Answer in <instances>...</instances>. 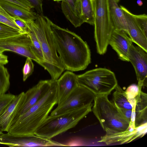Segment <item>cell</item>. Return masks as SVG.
I'll use <instances>...</instances> for the list:
<instances>
[{
  "instance_id": "cell-1",
  "label": "cell",
  "mask_w": 147,
  "mask_h": 147,
  "mask_svg": "<svg viewBox=\"0 0 147 147\" xmlns=\"http://www.w3.org/2000/svg\"><path fill=\"white\" fill-rule=\"evenodd\" d=\"M51 30L57 52L65 70H84L91 63V53L86 42L74 32L52 21Z\"/></svg>"
},
{
  "instance_id": "cell-2",
  "label": "cell",
  "mask_w": 147,
  "mask_h": 147,
  "mask_svg": "<svg viewBox=\"0 0 147 147\" xmlns=\"http://www.w3.org/2000/svg\"><path fill=\"white\" fill-rule=\"evenodd\" d=\"M56 80L53 81L46 94L38 102L20 116L10 126L7 132L15 135L34 134L37 128L49 116L57 104Z\"/></svg>"
},
{
  "instance_id": "cell-3",
  "label": "cell",
  "mask_w": 147,
  "mask_h": 147,
  "mask_svg": "<svg viewBox=\"0 0 147 147\" xmlns=\"http://www.w3.org/2000/svg\"><path fill=\"white\" fill-rule=\"evenodd\" d=\"M108 94L95 96L92 111L106 133H113L126 131L130 122L122 113Z\"/></svg>"
},
{
  "instance_id": "cell-4",
  "label": "cell",
  "mask_w": 147,
  "mask_h": 147,
  "mask_svg": "<svg viewBox=\"0 0 147 147\" xmlns=\"http://www.w3.org/2000/svg\"><path fill=\"white\" fill-rule=\"evenodd\" d=\"M92 103L55 116H48L37 128L34 134L51 139L75 127L92 111Z\"/></svg>"
},
{
  "instance_id": "cell-5",
  "label": "cell",
  "mask_w": 147,
  "mask_h": 147,
  "mask_svg": "<svg viewBox=\"0 0 147 147\" xmlns=\"http://www.w3.org/2000/svg\"><path fill=\"white\" fill-rule=\"evenodd\" d=\"M51 22L47 16L37 13L35 20L26 22L39 42L45 61L64 70V67L57 54L51 28Z\"/></svg>"
},
{
  "instance_id": "cell-6",
  "label": "cell",
  "mask_w": 147,
  "mask_h": 147,
  "mask_svg": "<svg viewBox=\"0 0 147 147\" xmlns=\"http://www.w3.org/2000/svg\"><path fill=\"white\" fill-rule=\"evenodd\" d=\"M94 36L97 53L102 55L107 51L114 28L109 0H95Z\"/></svg>"
},
{
  "instance_id": "cell-7",
  "label": "cell",
  "mask_w": 147,
  "mask_h": 147,
  "mask_svg": "<svg viewBox=\"0 0 147 147\" xmlns=\"http://www.w3.org/2000/svg\"><path fill=\"white\" fill-rule=\"evenodd\" d=\"M77 76L78 84L86 88L95 95H109L118 84L114 72L105 68L93 69Z\"/></svg>"
},
{
  "instance_id": "cell-8",
  "label": "cell",
  "mask_w": 147,
  "mask_h": 147,
  "mask_svg": "<svg viewBox=\"0 0 147 147\" xmlns=\"http://www.w3.org/2000/svg\"><path fill=\"white\" fill-rule=\"evenodd\" d=\"M95 96L87 88L78 84L65 100L51 112L50 116H55L92 103Z\"/></svg>"
},
{
  "instance_id": "cell-9",
  "label": "cell",
  "mask_w": 147,
  "mask_h": 147,
  "mask_svg": "<svg viewBox=\"0 0 147 147\" xmlns=\"http://www.w3.org/2000/svg\"><path fill=\"white\" fill-rule=\"evenodd\" d=\"M32 45V40L28 33L0 38V50L15 52L29 58L40 65V62L31 50Z\"/></svg>"
},
{
  "instance_id": "cell-10",
  "label": "cell",
  "mask_w": 147,
  "mask_h": 147,
  "mask_svg": "<svg viewBox=\"0 0 147 147\" xmlns=\"http://www.w3.org/2000/svg\"><path fill=\"white\" fill-rule=\"evenodd\" d=\"M52 81L51 79L41 80L25 92L22 100L16 110L11 125L20 116L25 113L46 94L51 87Z\"/></svg>"
},
{
  "instance_id": "cell-11",
  "label": "cell",
  "mask_w": 147,
  "mask_h": 147,
  "mask_svg": "<svg viewBox=\"0 0 147 147\" xmlns=\"http://www.w3.org/2000/svg\"><path fill=\"white\" fill-rule=\"evenodd\" d=\"M142 48L132 45L128 55L130 61L134 69L138 85L140 88L147 86V53Z\"/></svg>"
},
{
  "instance_id": "cell-12",
  "label": "cell",
  "mask_w": 147,
  "mask_h": 147,
  "mask_svg": "<svg viewBox=\"0 0 147 147\" xmlns=\"http://www.w3.org/2000/svg\"><path fill=\"white\" fill-rule=\"evenodd\" d=\"M147 123H143L135 128L129 127L126 131L113 133H106L102 136L98 142H103L107 145L116 143L120 144L129 143L140 137H142L147 132Z\"/></svg>"
},
{
  "instance_id": "cell-13",
  "label": "cell",
  "mask_w": 147,
  "mask_h": 147,
  "mask_svg": "<svg viewBox=\"0 0 147 147\" xmlns=\"http://www.w3.org/2000/svg\"><path fill=\"white\" fill-rule=\"evenodd\" d=\"M120 7L123 11L126 20L127 34L133 42L147 52V36L138 24L135 14L122 5H120Z\"/></svg>"
},
{
  "instance_id": "cell-14",
  "label": "cell",
  "mask_w": 147,
  "mask_h": 147,
  "mask_svg": "<svg viewBox=\"0 0 147 147\" xmlns=\"http://www.w3.org/2000/svg\"><path fill=\"white\" fill-rule=\"evenodd\" d=\"M132 43L131 39L125 32L114 30L110 38L109 45L116 51L120 59L129 61V51Z\"/></svg>"
},
{
  "instance_id": "cell-15",
  "label": "cell",
  "mask_w": 147,
  "mask_h": 147,
  "mask_svg": "<svg viewBox=\"0 0 147 147\" xmlns=\"http://www.w3.org/2000/svg\"><path fill=\"white\" fill-rule=\"evenodd\" d=\"M57 87V104L64 102L78 85L77 75L72 71H67L56 80Z\"/></svg>"
},
{
  "instance_id": "cell-16",
  "label": "cell",
  "mask_w": 147,
  "mask_h": 147,
  "mask_svg": "<svg viewBox=\"0 0 147 147\" xmlns=\"http://www.w3.org/2000/svg\"><path fill=\"white\" fill-rule=\"evenodd\" d=\"M25 92H22L15 95L0 116V130L2 132H7L12 121L17 108L22 100Z\"/></svg>"
},
{
  "instance_id": "cell-17",
  "label": "cell",
  "mask_w": 147,
  "mask_h": 147,
  "mask_svg": "<svg viewBox=\"0 0 147 147\" xmlns=\"http://www.w3.org/2000/svg\"><path fill=\"white\" fill-rule=\"evenodd\" d=\"M0 5L11 17H18L26 22L36 18L37 13L12 3L0 0Z\"/></svg>"
},
{
  "instance_id": "cell-18",
  "label": "cell",
  "mask_w": 147,
  "mask_h": 147,
  "mask_svg": "<svg viewBox=\"0 0 147 147\" xmlns=\"http://www.w3.org/2000/svg\"><path fill=\"white\" fill-rule=\"evenodd\" d=\"M114 30H122L127 33L126 20L122 10L116 0H109Z\"/></svg>"
},
{
  "instance_id": "cell-19",
  "label": "cell",
  "mask_w": 147,
  "mask_h": 147,
  "mask_svg": "<svg viewBox=\"0 0 147 147\" xmlns=\"http://www.w3.org/2000/svg\"><path fill=\"white\" fill-rule=\"evenodd\" d=\"M136 98L135 125L136 127L147 122V94L141 90Z\"/></svg>"
},
{
  "instance_id": "cell-20",
  "label": "cell",
  "mask_w": 147,
  "mask_h": 147,
  "mask_svg": "<svg viewBox=\"0 0 147 147\" xmlns=\"http://www.w3.org/2000/svg\"><path fill=\"white\" fill-rule=\"evenodd\" d=\"M75 1V0H63L61 6L66 18L75 28H77L84 23L77 11Z\"/></svg>"
},
{
  "instance_id": "cell-21",
  "label": "cell",
  "mask_w": 147,
  "mask_h": 147,
  "mask_svg": "<svg viewBox=\"0 0 147 147\" xmlns=\"http://www.w3.org/2000/svg\"><path fill=\"white\" fill-rule=\"evenodd\" d=\"M77 11L84 23L93 25L94 13L90 0H75Z\"/></svg>"
},
{
  "instance_id": "cell-22",
  "label": "cell",
  "mask_w": 147,
  "mask_h": 147,
  "mask_svg": "<svg viewBox=\"0 0 147 147\" xmlns=\"http://www.w3.org/2000/svg\"><path fill=\"white\" fill-rule=\"evenodd\" d=\"M113 95V102L118 107L128 109H135L136 101L130 100L124 91L118 84Z\"/></svg>"
},
{
  "instance_id": "cell-23",
  "label": "cell",
  "mask_w": 147,
  "mask_h": 147,
  "mask_svg": "<svg viewBox=\"0 0 147 147\" xmlns=\"http://www.w3.org/2000/svg\"><path fill=\"white\" fill-rule=\"evenodd\" d=\"M10 75L6 68L0 63V95L5 93L10 85Z\"/></svg>"
},
{
  "instance_id": "cell-24",
  "label": "cell",
  "mask_w": 147,
  "mask_h": 147,
  "mask_svg": "<svg viewBox=\"0 0 147 147\" xmlns=\"http://www.w3.org/2000/svg\"><path fill=\"white\" fill-rule=\"evenodd\" d=\"M25 33L0 22V38Z\"/></svg>"
},
{
  "instance_id": "cell-25",
  "label": "cell",
  "mask_w": 147,
  "mask_h": 147,
  "mask_svg": "<svg viewBox=\"0 0 147 147\" xmlns=\"http://www.w3.org/2000/svg\"><path fill=\"white\" fill-rule=\"evenodd\" d=\"M0 22L14 28L22 31L13 21L12 17L9 15L0 5Z\"/></svg>"
},
{
  "instance_id": "cell-26",
  "label": "cell",
  "mask_w": 147,
  "mask_h": 147,
  "mask_svg": "<svg viewBox=\"0 0 147 147\" xmlns=\"http://www.w3.org/2000/svg\"><path fill=\"white\" fill-rule=\"evenodd\" d=\"M142 88L138 85L132 84L129 85L125 91V94L130 100L135 101L136 97L141 90Z\"/></svg>"
},
{
  "instance_id": "cell-27",
  "label": "cell",
  "mask_w": 147,
  "mask_h": 147,
  "mask_svg": "<svg viewBox=\"0 0 147 147\" xmlns=\"http://www.w3.org/2000/svg\"><path fill=\"white\" fill-rule=\"evenodd\" d=\"M34 65L32 59L29 58L27 57L22 69L24 81H25L32 74L34 71Z\"/></svg>"
},
{
  "instance_id": "cell-28",
  "label": "cell",
  "mask_w": 147,
  "mask_h": 147,
  "mask_svg": "<svg viewBox=\"0 0 147 147\" xmlns=\"http://www.w3.org/2000/svg\"><path fill=\"white\" fill-rule=\"evenodd\" d=\"M136 18L143 32L147 36V15L145 14H135Z\"/></svg>"
},
{
  "instance_id": "cell-29",
  "label": "cell",
  "mask_w": 147,
  "mask_h": 147,
  "mask_svg": "<svg viewBox=\"0 0 147 147\" xmlns=\"http://www.w3.org/2000/svg\"><path fill=\"white\" fill-rule=\"evenodd\" d=\"M12 17L13 21L22 31L27 33L30 32V30L26 22L16 16Z\"/></svg>"
},
{
  "instance_id": "cell-30",
  "label": "cell",
  "mask_w": 147,
  "mask_h": 147,
  "mask_svg": "<svg viewBox=\"0 0 147 147\" xmlns=\"http://www.w3.org/2000/svg\"><path fill=\"white\" fill-rule=\"evenodd\" d=\"M17 4L25 9L32 10L34 6L28 0H3Z\"/></svg>"
},
{
  "instance_id": "cell-31",
  "label": "cell",
  "mask_w": 147,
  "mask_h": 147,
  "mask_svg": "<svg viewBox=\"0 0 147 147\" xmlns=\"http://www.w3.org/2000/svg\"><path fill=\"white\" fill-rule=\"evenodd\" d=\"M34 7L37 13L43 15L42 2L43 0H28Z\"/></svg>"
},
{
  "instance_id": "cell-32",
  "label": "cell",
  "mask_w": 147,
  "mask_h": 147,
  "mask_svg": "<svg viewBox=\"0 0 147 147\" xmlns=\"http://www.w3.org/2000/svg\"><path fill=\"white\" fill-rule=\"evenodd\" d=\"M125 117L130 122L132 110L125 109L120 108L117 107Z\"/></svg>"
},
{
  "instance_id": "cell-33",
  "label": "cell",
  "mask_w": 147,
  "mask_h": 147,
  "mask_svg": "<svg viewBox=\"0 0 147 147\" xmlns=\"http://www.w3.org/2000/svg\"><path fill=\"white\" fill-rule=\"evenodd\" d=\"M3 52L0 50V63L4 65L8 63V60L7 56L3 54Z\"/></svg>"
},
{
  "instance_id": "cell-34",
  "label": "cell",
  "mask_w": 147,
  "mask_h": 147,
  "mask_svg": "<svg viewBox=\"0 0 147 147\" xmlns=\"http://www.w3.org/2000/svg\"><path fill=\"white\" fill-rule=\"evenodd\" d=\"M91 2L92 8L94 13V9H95V0H90Z\"/></svg>"
},
{
  "instance_id": "cell-35",
  "label": "cell",
  "mask_w": 147,
  "mask_h": 147,
  "mask_svg": "<svg viewBox=\"0 0 147 147\" xmlns=\"http://www.w3.org/2000/svg\"><path fill=\"white\" fill-rule=\"evenodd\" d=\"M137 3L139 6H142L143 4V2L141 0H137Z\"/></svg>"
},
{
  "instance_id": "cell-36",
  "label": "cell",
  "mask_w": 147,
  "mask_h": 147,
  "mask_svg": "<svg viewBox=\"0 0 147 147\" xmlns=\"http://www.w3.org/2000/svg\"><path fill=\"white\" fill-rule=\"evenodd\" d=\"M63 0H55V1H63Z\"/></svg>"
},
{
  "instance_id": "cell-37",
  "label": "cell",
  "mask_w": 147,
  "mask_h": 147,
  "mask_svg": "<svg viewBox=\"0 0 147 147\" xmlns=\"http://www.w3.org/2000/svg\"><path fill=\"white\" fill-rule=\"evenodd\" d=\"M116 0L117 1V2L118 3V2L119 1V0Z\"/></svg>"
},
{
  "instance_id": "cell-38",
  "label": "cell",
  "mask_w": 147,
  "mask_h": 147,
  "mask_svg": "<svg viewBox=\"0 0 147 147\" xmlns=\"http://www.w3.org/2000/svg\"><path fill=\"white\" fill-rule=\"evenodd\" d=\"M53 0L54 1H55V0Z\"/></svg>"
}]
</instances>
